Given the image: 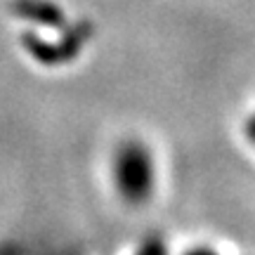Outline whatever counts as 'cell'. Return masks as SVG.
Returning <instances> with one entry per match:
<instances>
[{
    "label": "cell",
    "mask_w": 255,
    "mask_h": 255,
    "mask_svg": "<svg viewBox=\"0 0 255 255\" xmlns=\"http://www.w3.org/2000/svg\"><path fill=\"white\" fill-rule=\"evenodd\" d=\"M220 253L222 255H237V251L232 248V244H222V246H220Z\"/></svg>",
    "instance_id": "cell-1"
}]
</instances>
